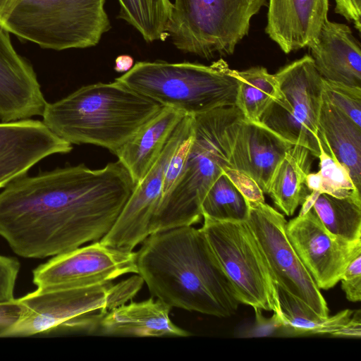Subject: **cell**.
I'll use <instances>...</instances> for the list:
<instances>
[{
	"mask_svg": "<svg viewBox=\"0 0 361 361\" xmlns=\"http://www.w3.org/2000/svg\"><path fill=\"white\" fill-rule=\"evenodd\" d=\"M20 0H0V23Z\"/></svg>",
	"mask_w": 361,
	"mask_h": 361,
	"instance_id": "ab89813d",
	"label": "cell"
},
{
	"mask_svg": "<svg viewBox=\"0 0 361 361\" xmlns=\"http://www.w3.org/2000/svg\"><path fill=\"white\" fill-rule=\"evenodd\" d=\"M133 58L127 54L119 55L115 59L114 70L118 73H126L134 65Z\"/></svg>",
	"mask_w": 361,
	"mask_h": 361,
	"instance_id": "f35d334b",
	"label": "cell"
},
{
	"mask_svg": "<svg viewBox=\"0 0 361 361\" xmlns=\"http://www.w3.org/2000/svg\"><path fill=\"white\" fill-rule=\"evenodd\" d=\"M193 116L185 115L144 179L137 184L108 233L100 242L107 246L133 251L150 234L151 226L162 196L168 161L178 145L192 133Z\"/></svg>",
	"mask_w": 361,
	"mask_h": 361,
	"instance_id": "5bb4252c",
	"label": "cell"
},
{
	"mask_svg": "<svg viewBox=\"0 0 361 361\" xmlns=\"http://www.w3.org/2000/svg\"><path fill=\"white\" fill-rule=\"evenodd\" d=\"M185 115L173 108L164 106L114 154L137 184L157 162L175 128Z\"/></svg>",
	"mask_w": 361,
	"mask_h": 361,
	"instance_id": "44dd1931",
	"label": "cell"
},
{
	"mask_svg": "<svg viewBox=\"0 0 361 361\" xmlns=\"http://www.w3.org/2000/svg\"><path fill=\"white\" fill-rule=\"evenodd\" d=\"M223 171L248 201L264 202L263 192L250 177L229 167L224 168Z\"/></svg>",
	"mask_w": 361,
	"mask_h": 361,
	"instance_id": "836d02e7",
	"label": "cell"
},
{
	"mask_svg": "<svg viewBox=\"0 0 361 361\" xmlns=\"http://www.w3.org/2000/svg\"><path fill=\"white\" fill-rule=\"evenodd\" d=\"M248 202L250 209L245 221L252 229L279 287L319 316L328 317L326 301L288 238L284 216L265 201Z\"/></svg>",
	"mask_w": 361,
	"mask_h": 361,
	"instance_id": "8fae6325",
	"label": "cell"
},
{
	"mask_svg": "<svg viewBox=\"0 0 361 361\" xmlns=\"http://www.w3.org/2000/svg\"><path fill=\"white\" fill-rule=\"evenodd\" d=\"M192 137V133L178 145L171 156L164 173L161 197L172 189L180 178L185 164Z\"/></svg>",
	"mask_w": 361,
	"mask_h": 361,
	"instance_id": "4dcf8cb0",
	"label": "cell"
},
{
	"mask_svg": "<svg viewBox=\"0 0 361 361\" xmlns=\"http://www.w3.org/2000/svg\"><path fill=\"white\" fill-rule=\"evenodd\" d=\"M340 281L349 301L355 302L361 300V256L348 265Z\"/></svg>",
	"mask_w": 361,
	"mask_h": 361,
	"instance_id": "d6a6232c",
	"label": "cell"
},
{
	"mask_svg": "<svg viewBox=\"0 0 361 361\" xmlns=\"http://www.w3.org/2000/svg\"><path fill=\"white\" fill-rule=\"evenodd\" d=\"M144 283L135 274L119 283L85 287L37 288L18 298L23 312L18 322L0 332V338L26 337L68 327L75 319L96 311L104 312L127 303Z\"/></svg>",
	"mask_w": 361,
	"mask_h": 361,
	"instance_id": "ba28073f",
	"label": "cell"
},
{
	"mask_svg": "<svg viewBox=\"0 0 361 361\" xmlns=\"http://www.w3.org/2000/svg\"><path fill=\"white\" fill-rule=\"evenodd\" d=\"M319 170L317 173H309L307 175V188L310 191L326 193L337 197L361 195L354 185L347 169L331 153L324 151L319 145Z\"/></svg>",
	"mask_w": 361,
	"mask_h": 361,
	"instance_id": "f1b7e54d",
	"label": "cell"
},
{
	"mask_svg": "<svg viewBox=\"0 0 361 361\" xmlns=\"http://www.w3.org/2000/svg\"><path fill=\"white\" fill-rule=\"evenodd\" d=\"M319 145L348 171L356 189H361V127L341 110L323 99L320 109Z\"/></svg>",
	"mask_w": 361,
	"mask_h": 361,
	"instance_id": "7402d4cb",
	"label": "cell"
},
{
	"mask_svg": "<svg viewBox=\"0 0 361 361\" xmlns=\"http://www.w3.org/2000/svg\"><path fill=\"white\" fill-rule=\"evenodd\" d=\"M293 145L260 123L244 117L236 127L231 168L250 177L263 193L268 194L276 168Z\"/></svg>",
	"mask_w": 361,
	"mask_h": 361,
	"instance_id": "ac0fdd59",
	"label": "cell"
},
{
	"mask_svg": "<svg viewBox=\"0 0 361 361\" xmlns=\"http://www.w3.org/2000/svg\"><path fill=\"white\" fill-rule=\"evenodd\" d=\"M203 221L201 229L240 303L283 318L279 286L247 222L207 217Z\"/></svg>",
	"mask_w": 361,
	"mask_h": 361,
	"instance_id": "9c48e42d",
	"label": "cell"
},
{
	"mask_svg": "<svg viewBox=\"0 0 361 361\" xmlns=\"http://www.w3.org/2000/svg\"><path fill=\"white\" fill-rule=\"evenodd\" d=\"M171 307L153 297L125 303L78 319L76 328L109 336L187 337L192 334L171 320Z\"/></svg>",
	"mask_w": 361,
	"mask_h": 361,
	"instance_id": "2e32d148",
	"label": "cell"
},
{
	"mask_svg": "<svg viewBox=\"0 0 361 361\" xmlns=\"http://www.w3.org/2000/svg\"><path fill=\"white\" fill-rule=\"evenodd\" d=\"M300 214L287 221L288 238L317 287L329 290L340 281L348 265L361 256V240L348 241L331 233L312 204H302Z\"/></svg>",
	"mask_w": 361,
	"mask_h": 361,
	"instance_id": "7c38bea8",
	"label": "cell"
},
{
	"mask_svg": "<svg viewBox=\"0 0 361 361\" xmlns=\"http://www.w3.org/2000/svg\"><path fill=\"white\" fill-rule=\"evenodd\" d=\"M249 1L252 2V1H259V0H249ZM262 1H266V0H262Z\"/></svg>",
	"mask_w": 361,
	"mask_h": 361,
	"instance_id": "60d3db41",
	"label": "cell"
},
{
	"mask_svg": "<svg viewBox=\"0 0 361 361\" xmlns=\"http://www.w3.org/2000/svg\"><path fill=\"white\" fill-rule=\"evenodd\" d=\"M255 324L245 336V337H258L271 336L278 330L281 329L284 324V319L276 313H274L271 318H265L262 314V310L255 308Z\"/></svg>",
	"mask_w": 361,
	"mask_h": 361,
	"instance_id": "e575fe53",
	"label": "cell"
},
{
	"mask_svg": "<svg viewBox=\"0 0 361 361\" xmlns=\"http://www.w3.org/2000/svg\"><path fill=\"white\" fill-rule=\"evenodd\" d=\"M164 106L116 80L85 85L48 103L42 122L70 144L115 154Z\"/></svg>",
	"mask_w": 361,
	"mask_h": 361,
	"instance_id": "3957f363",
	"label": "cell"
},
{
	"mask_svg": "<svg viewBox=\"0 0 361 361\" xmlns=\"http://www.w3.org/2000/svg\"><path fill=\"white\" fill-rule=\"evenodd\" d=\"M20 269V263L14 257L0 255V302L14 299L13 290Z\"/></svg>",
	"mask_w": 361,
	"mask_h": 361,
	"instance_id": "1f68e13d",
	"label": "cell"
},
{
	"mask_svg": "<svg viewBox=\"0 0 361 361\" xmlns=\"http://www.w3.org/2000/svg\"><path fill=\"white\" fill-rule=\"evenodd\" d=\"M236 70L223 59L210 65L198 63L140 61L115 80L187 115L235 106Z\"/></svg>",
	"mask_w": 361,
	"mask_h": 361,
	"instance_id": "5b68a950",
	"label": "cell"
},
{
	"mask_svg": "<svg viewBox=\"0 0 361 361\" xmlns=\"http://www.w3.org/2000/svg\"><path fill=\"white\" fill-rule=\"evenodd\" d=\"M235 73L238 80L235 106L246 120L259 123L269 104L280 96L278 81L274 74L262 66Z\"/></svg>",
	"mask_w": 361,
	"mask_h": 361,
	"instance_id": "484cf974",
	"label": "cell"
},
{
	"mask_svg": "<svg viewBox=\"0 0 361 361\" xmlns=\"http://www.w3.org/2000/svg\"><path fill=\"white\" fill-rule=\"evenodd\" d=\"M307 47L323 79L361 87L360 45L348 25L327 19Z\"/></svg>",
	"mask_w": 361,
	"mask_h": 361,
	"instance_id": "ffe728a7",
	"label": "cell"
},
{
	"mask_svg": "<svg viewBox=\"0 0 361 361\" xmlns=\"http://www.w3.org/2000/svg\"><path fill=\"white\" fill-rule=\"evenodd\" d=\"M323 99L341 110L361 127V87L323 79Z\"/></svg>",
	"mask_w": 361,
	"mask_h": 361,
	"instance_id": "f546056e",
	"label": "cell"
},
{
	"mask_svg": "<svg viewBox=\"0 0 361 361\" xmlns=\"http://www.w3.org/2000/svg\"><path fill=\"white\" fill-rule=\"evenodd\" d=\"M328 11L329 0H269L265 32L289 54L317 37Z\"/></svg>",
	"mask_w": 361,
	"mask_h": 361,
	"instance_id": "d6986e66",
	"label": "cell"
},
{
	"mask_svg": "<svg viewBox=\"0 0 361 361\" xmlns=\"http://www.w3.org/2000/svg\"><path fill=\"white\" fill-rule=\"evenodd\" d=\"M266 1L175 0L167 33L185 53L209 59L231 55L248 34L251 18Z\"/></svg>",
	"mask_w": 361,
	"mask_h": 361,
	"instance_id": "52a82bcc",
	"label": "cell"
},
{
	"mask_svg": "<svg viewBox=\"0 0 361 361\" xmlns=\"http://www.w3.org/2000/svg\"><path fill=\"white\" fill-rule=\"evenodd\" d=\"M23 307L18 299L0 302V332L14 325L20 319Z\"/></svg>",
	"mask_w": 361,
	"mask_h": 361,
	"instance_id": "d590c367",
	"label": "cell"
},
{
	"mask_svg": "<svg viewBox=\"0 0 361 361\" xmlns=\"http://www.w3.org/2000/svg\"><path fill=\"white\" fill-rule=\"evenodd\" d=\"M137 183L118 160L20 177L0 192V235L26 258L56 256L100 241Z\"/></svg>",
	"mask_w": 361,
	"mask_h": 361,
	"instance_id": "6da1fadb",
	"label": "cell"
},
{
	"mask_svg": "<svg viewBox=\"0 0 361 361\" xmlns=\"http://www.w3.org/2000/svg\"><path fill=\"white\" fill-rule=\"evenodd\" d=\"M244 118L236 106L193 116L192 137L183 171L172 189L159 202L151 234L193 226L203 219L201 204L207 192L225 167L238 123Z\"/></svg>",
	"mask_w": 361,
	"mask_h": 361,
	"instance_id": "277c9868",
	"label": "cell"
},
{
	"mask_svg": "<svg viewBox=\"0 0 361 361\" xmlns=\"http://www.w3.org/2000/svg\"><path fill=\"white\" fill-rule=\"evenodd\" d=\"M312 157L304 147L293 145L274 173L267 195L287 216H292L307 195L305 178L310 173Z\"/></svg>",
	"mask_w": 361,
	"mask_h": 361,
	"instance_id": "603a6c76",
	"label": "cell"
},
{
	"mask_svg": "<svg viewBox=\"0 0 361 361\" xmlns=\"http://www.w3.org/2000/svg\"><path fill=\"white\" fill-rule=\"evenodd\" d=\"M279 297L284 318L281 330L288 336L331 335L344 326L353 313L347 309L332 317H322L280 287Z\"/></svg>",
	"mask_w": 361,
	"mask_h": 361,
	"instance_id": "cb8c5ba5",
	"label": "cell"
},
{
	"mask_svg": "<svg viewBox=\"0 0 361 361\" xmlns=\"http://www.w3.org/2000/svg\"><path fill=\"white\" fill-rule=\"evenodd\" d=\"M72 145L42 121L22 119L0 123V188L26 175L44 158L66 154Z\"/></svg>",
	"mask_w": 361,
	"mask_h": 361,
	"instance_id": "9a60e30c",
	"label": "cell"
},
{
	"mask_svg": "<svg viewBox=\"0 0 361 361\" xmlns=\"http://www.w3.org/2000/svg\"><path fill=\"white\" fill-rule=\"evenodd\" d=\"M137 274L136 252L100 241L54 256L33 270L37 288H74L104 284L126 274Z\"/></svg>",
	"mask_w": 361,
	"mask_h": 361,
	"instance_id": "4fadbf2b",
	"label": "cell"
},
{
	"mask_svg": "<svg viewBox=\"0 0 361 361\" xmlns=\"http://www.w3.org/2000/svg\"><path fill=\"white\" fill-rule=\"evenodd\" d=\"M335 12L353 22L355 28L361 30V0H335Z\"/></svg>",
	"mask_w": 361,
	"mask_h": 361,
	"instance_id": "8d00e7d4",
	"label": "cell"
},
{
	"mask_svg": "<svg viewBox=\"0 0 361 361\" xmlns=\"http://www.w3.org/2000/svg\"><path fill=\"white\" fill-rule=\"evenodd\" d=\"M106 0H20L0 25L21 39L61 51L97 45L111 29Z\"/></svg>",
	"mask_w": 361,
	"mask_h": 361,
	"instance_id": "8992f818",
	"label": "cell"
},
{
	"mask_svg": "<svg viewBox=\"0 0 361 361\" xmlns=\"http://www.w3.org/2000/svg\"><path fill=\"white\" fill-rule=\"evenodd\" d=\"M331 336L341 338H357L361 336V312L360 310L353 312L348 322Z\"/></svg>",
	"mask_w": 361,
	"mask_h": 361,
	"instance_id": "74e56055",
	"label": "cell"
},
{
	"mask_svg": "<svg viewBox=\"0 0 361 361\" xmlns=\"http://www.w3.org/2000/svg\"><path fill=\"white\" fill-rule=\"evenodd\" d=\"M280 96L263 112L259 123L292 145L319 157L318 121L323 102V78L310 55L274 74Z\"/></svg>",
	"mask_w": 361,
	"mask_h": 361,
	"instance_id": "30bf717a",
	"label": "cell"
},
{
	"mask_svg": "<svg viewBox=\"0 0 361 361\" xmlns=\"http://www.w3.org/2000/svg\"><path fill=\"white\" fill-rule=\"evenodd\" d=\"M136 263L152 296L171 307L217 317L238 310L240 302L201 228L150 234L136 252Z\"/></svg>",
	"mask_w": 361,
	"mask_h": 361,
	"instance_id": "7a4b0ae2",
	"label": "cell"
},
{
	"mask_svg": "<svg viewBox=\"0 0 361 361\" xmlns=\"http://www.w3.org/2000/svg\"><path fill=\"white\" fill-rule=\"evenodd\" d=\"M118 18L135 28L148 43L164 41L173 7L170 0H118Z\"/></svg>",
	"mask_w": 361,
	"mask_h": 361,
	"instance_id": "4316f807",
	"label": "cell"
},
{
	"mask_svg": "<svg viewBox=\"0 0 361 361\" xmlns=\"http://www.w3.org/2000/svg\"><path fill=\"white\" fill-rule=\"evenodd\" d=\"M32 64L14 49L0 25V118L2 121L42 116L47 106Z\"/></svg>",
	"mask_w": 361,
	"mask_h": 361,
	"instance_id": "e0dca14e",
	"label": "cell"
},
{
	"mask_svg": "<svg viewBox=\"0 0 361 361\" xmlns=\"http://www.w3.org/2000/svg\"><path fill=\"white\" fill-rule=\"evenodd\" d=\"M249 202L224 173L209 188L201 204L202 217L218 221H246Z\"/></svg>",
	"mask_w": 361,
	"mask_h": 361,
	"instance_id": "83f0119b",
	"label": "cell"
},
{
	"mask_svg": "<svg viewBox=\"0 0 361 361\" xmlns=\"http://www.w3.org/2000/svg\"><path fill=\"white\" fill-rule=\"evenodd\" d=\"M312 207L324 226L348 241L361 240V195L337 197L311 191Z\"/></svg>",
	"mask_w": 361,
	"mask_h": 361,
	"instance_id": "d4e9b609",
	"label": "cell"
}]
</instances>
